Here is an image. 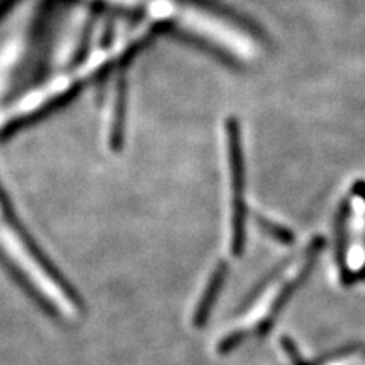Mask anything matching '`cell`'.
I'll return each mask as SVG.
<instances>
[{"label":"cell","mask_w":365,"mask_h":365,"mask_svg":"<svg viewBox=\"0 0 365 365\" xmlns=\"http://www.w3.org/2000/svg\"><path fill=\"white\" fill-rule=\"evenodd\" d=\"M0 262L55 315L81 311L75 294L46 262L20 224L0 181Z\"/></svg>","instance_id":"1"},{"label":"cell","mask_w":365,"mask_h":365,"mask_svg":"<svg viewBox=\"0 0 365 365\" xmlns=\"http://www.w3.org/2000/svg\"><path fill=\"white\" fill-rule=\"evenodd\" d=\"M113 6L139 11L150 19L170 23L193 37L207 41L242 61H253L260 52L257 41L235 23L210 11L178 0H99Z\"/></svg>","instance_id":"2"},{"label":"cell","mask_w":365,"mask_h":365,"mask_svg":"<svg viewBox=\"0 0 365 365\" xmlns=\"http://www.w3.org/2000/svg\"><path fill=\"white\" fill-rule=\"evenodd\" d=\"M323 242L314 239L306 248L299 251L287 265L279 269L267 282L259 294L250 303L242 314L241 323L230 329L218 342V351L225 353L235 349L250 332H264L269 326L271 319L280 311L283 303L288 300L292 289L302 282L307 271L311 269L315 257L322 250Z\"/></svg>","instance_id":"3"},{"label":"cell","mask_w":365,"mask_h":365,"mask_svg":"<svg viewBox=\"0 0 365 365\" xmlns=\"http://www.w3.org/2000/svg\"><path fill=\"white\" fill-rule=\"evenodd\" d=\"M339 271L344 280H356L365 274V187L349 193L339 221Z\"/></svg>","instance_id":"4"},{"label":"cell","mask_w":365,"mask_h":365,"mask_svg":"<svg viewBox=\"0 0 365 365\" xmlns=\"http://www.w3.org/2000/svg\"><path fill=\"white\" fill-rule=\"evenodd\" d=\"M225 158L228 174V197H230V215H228V247L237 256L244 242V177L242 158L239 146L237 127L233 120L225 125Z\"/></svg>","instance_id":"5"},{"label":"cell","mask_w":365,"mask_h":365,"mask_svg":"<svg viewBox=\"0 0 365 365\" xmlns=\"http://www.w3.org/2000/svg\"><path fill=\"white\" fill-rule=\"evenodd\" d=\"M125 86L120 81H116L113 86L108 110H107V139L110 148H118L122 139V125H123V101H125Z\"/></svg>","instance_id":"6"},{"label":"cell","mask_w":365,"mask_h":365,"mask_svg":"<svg viewBox=\"0 0 365 365\" xmlns=\"http://www.w3.org/2000/svg\"><path fill=\"white\" fill-rule=\"evenodd\" d=\"M224 279H225V268L222 265H218L210 274L209 283L205 284V288L202 291V295H201V299L197 306V311L193 312V324L195 326H198V327L202 326L205 323V319L209 318V314L215 304L216 297H218V292L222 287Z\"/></svg>","instance_id":"7"}]
</instances>
